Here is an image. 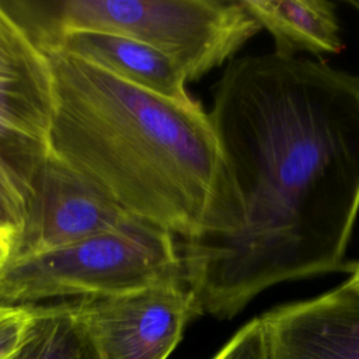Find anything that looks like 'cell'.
Wrapping results in <instances>:
<instances>
[{"mask_svg":"<svg viewBox=\"0 0 359 359\" xmlns=\"http://www.w3.org/2000/svg\"><path fill=\"white\" fill-rule=\"evenodd\" d=\"M240 195L238 231L180 243L201 314L227 320L286 280L349 271L359 213V77L279 53L233 59L209 112Z\"/></svg>","mask_w":359,"mask_h":359,"instance_id":"6da1fadb","label":"cell"},{"mask_svg":"<svg viewBox=\"0 0 359 359\" xmlns=\"http://www.w3.org/2000/svg\"><path fill=\"white\" fill-rule=\"evenodd\" d=\"M52 153L130 216L192 240L238 231L244 210L209 114L84 59L45 49Z\"/></svg>","mask_w":359,"mask_h":359,"instance_id":"7a4b0ae2","label":"cell"},{"mask_svg":"<svg viewBox=\"0 0 359 359\" xmlns=\"http://www.w3.org/2000/svg\"><path fill=\"white\" fill-rule=\"evenodd\" d=\"M4 7L35 41L66 29L121 34L174 60L187 81L230 59L261 25L244 0L14 1Z\"/></svg>","mask_w":359,"mask_h":359,"instance_id":"3957f363","label":"cell"},{"mask_svg":"<svg viewBox=\"0 0 359 359\" xmlns=\"http://www.w3.org/2000/svg\"><path fill=\"white\" fill-rule=\"evenodd\" d=\"M177 245L171 233L136 219L56 250L10 259L0 268V304L34 306L185 282Z\"/></svg>","mask_w":359,"mask_h":359,"instance_id":"277c9868","label":"cell"},{"mask_svg":"<svg viewBox=\"0 0 359 359\" xmlns=\"http://www.w3.org/2000/svg\"><path fill=\"white\" fill-rule=\"evenodd\" d=\"M55 108L46 50L0 1V238L11 248L52 153Z\"/></svg>","mask_w":359,"mask_h":359,"instance_id":"5b68a950","label":"cell"},{"mask_svg":"<svg viewBox=\"0 0 359 359\" xmlns=\"http://www.w3.org/2000/svg\"><path fill=\"white\" fill-rule=\"evenodd\" d=\"M67 302L102 359H167L187 323L199 316L184 280Z\"/></svg>","mask_w":359,"mask_h":359,"instance_id":"8992f818","label":"cell"},{"mask_svg":"<svg viewBox=\"0 0 359 359\" xmlns=\"http://www.w3.org/2000/svg\"><path fill=\"white\" fill-rule=\"evenodd\" d=\"M133 220L136 217L97 185L50 153L10 259L56 250L116 230Z\"/></svg>","mask_w":359,"mask_h":359,"instance_id":"52a82bcc","label":"cell"},{"mask_svg":"<svg viewBox=\"0 0 359 359\" xmlns=\"http://www.w3.org/2000/svg\"><path fill=\"white\" fill-rule=\"evenodd\" d=\"M261 320L269 359H359V290L348 282Z\"/></svg>","mask_w":359,"mask_h":359,"instance_id":"ba28073f","label":"cell"},{"mask_svg":"<svg viewBox=\"0 0 359 359\" xmlns=\"http://www.w3.org/2000/svg\"><path fill=\"white\" fill-rule=\"evenodd\" d=\"M36 42L43 49L84 59L147 91L182 102L192 101L180 66L135 38L104 31L66 29Z\"/></svg>","mask_w":359,"mask_h":359,"instance_id":"9c48e42d","label":"cell"},{"mask_svg":"<svg viewBox=\"0 0 359 359\" xmlns=\"http://www.w3.org/2000/svg\"><path fill=\"white\" fill-rule=\"evenodd\" d=\"M275 41V53H338L344 48L335 4L324 0H244Z\"/></svg>","mask_w":359,"mask_h":359,"instance_id":"30bf717a","label":"cell"},{"mask_svg":"<svg viewBox=\"0 0 359 359\" xmlns=\"http://www.w3.org/2000/svg\"><path fill=\"white\" fill-rule=\"evenodd\" d=\"M28 307V325L10 359H102L67 300Z\"/></svg>","mask_w":359,"mask_h":359,"instance_id":"8fae6325","label":"cell"},{"mask_svg":"<svg viewBox=\"0 0 359 359\" xmlns=\"http://www.w3.org/2000/svg\"><path fill=\"white\" fill-rule=\"evenodd\" d=\"M212 359H269L261 317L243 325Z\"/></svg>","mask_w":359,"mask_h":359,"instance_id":"7c38bea8","label":"cell"},{"mask_svg":"<svg viewBox=\"0 0 359 359\" xmlns=\"http://www.w3.org/2000/svg\"><path fill=\"white\" fill-rule=\"evenodd\" d=\"M29 321L28 306L0 304V359H10L20 346Z\"/></svg>","mask_w":359,"mask_h":359,"instance_id":"4fadbf2b","label":"cell"},{"mask_svg":"<svg viewBox=\"0 0 359 359\" xmlns=\"http://www.w3.org/2000/svg\"><path fill=\"white\" fill-rule=\"evenodd\" d=\"M11 257V244L0 238V268L10 259Z\"/></svg>","mask_w":359,"mask_h":359,"instance_id":"5bb4252c","label":"cell"},{"mask_svg":"<svg viewBox=\"0 0 359 359\" xmlns=\"http://www.w3.org/2000/svg\"><path fill=\"white\" fill-rule=\"evenodd\" d=\"M349 272H351V278H349L346 282H348V283H351L355 289H358V290H359V262H356V264H351Z\"/></svg>","mask_w":359,"mask_h":359,"instance_id":"9a60e30c","label":"cell"},{"mask_svg":"<svg viewBox=\"0 0 359 359\" xmlns=\"http://www.w3.org/2000/svg\"><path fill=\"white\" fill-rule=\"evenodd\" d=\"M346 4H349L352 8H355L359 13V0H346Z\"/></svg>","mask_w":359,"mask_h":359,"instance_id":"2e32d148","label":"cell"}]
</instances>
